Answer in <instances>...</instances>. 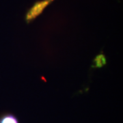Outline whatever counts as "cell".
<instances>
[{"label": "cell", "instance_id": "1", "mask_svg": "<svg viewBox=\"0 0 123 123\" xmlns=\"http://www.w3.org/2000/svg\"><path fill=\"white\" fill-rule=\"evenodd\" d=\"M53 1L54 0H42L36 2L27 12L25 17L27 23H30L37 17L40 14L42 13L44 9Z\"/></svg>", "mask_w": 123, "mask_h": 123}, {"label": "cell", "instance_id": "2", "mask_svg": "<svg viewBox=\"0 0 123 123\" xmlns=\"http://www.w3.org/2000/svg\"><path fill=\"white\" fill-rule=\"evenodd\" d=\"M0 123H19L18 118L12 114H6L0 117Z\"/></svg>", "mask_w": 123, "mask_h": 123}, {"label": "cell", "instance_id": "3", "mask_svg": "<svg viewBox=\"0 0 123 123\" xmlns=\"http://www.w3.org/2000/svg\"><path fill=\"white\" fill-rule=\"evenodd\" d=\"M101 62L104 64H105V56L103 55H98L97 57V58L94 60V62H95V65H97V66H103L101 64Z\"/></svg>", "mask_w": 123, "mask_h": 123}]
</instances>
